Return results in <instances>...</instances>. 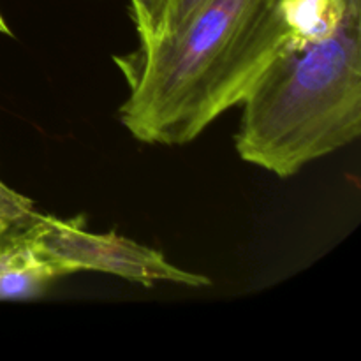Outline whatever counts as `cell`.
I'll return each mask as SVG.
<instances>
[{
  "label": "cell",
  "mask_w": 361,
  "mask_h": 361,
  "mask_svg": "<svg viewBox=\"0 0 361 361\" xmlns=\"http://www.w3.org/2000/svg\"><path fill=\"white\" fill-rule=\"evenodd\" d=\"M164 0H129L130 16L140 37V46L148 44L157 30L159 14Z\"/></svg>",
  "instance_id": "obj_7"
},
{
  "label": "cell",
  "mask_w": 361,
  "mask_h": 361,
  "mask_svg": "<svg viewBox=\"0 0 361 361\" xmlns=\"http://www.w3.org/2000/svg\"><path fill=\"white\" fill-rule=\"evenodd\" d=\"M0 34H4V35H13V32H11L9 25H7L6 20H4L2 13H0Z\"/></svg>",
  "instance_id": "obj_8"
},
{
  "label": "cell",
  "mask_w": 361,
  "mask_h": 361,
  "mask_svg": "<svg viewBox=\"0 0 361 361\" xmlns=\"http://www.w3.org/2000/svg\"><path fill=\"white\" fill-rule=\"evenodd\" d=\"M296 41L293 0H203L173 34L115 56L120 122L141 143H190Z\"/></svg>",
  "instance_id": "obj_1"
},
{
  "label": "cell",
  "mask_w": 361,
  "mask_h": 361,
  "mask_svg": "<svg viewBox=\"0 0 361 361\" xmlns=\"http://www.w3.org/2000/svg\"><path fill=\"white\" fill-rule=\"evenodd\" d=\"M240 159L289 178L358 140L361 16L279 53L240 102Z\"/></svg>",
  "instance_id": "obj_2"
},
{
  "label": "cell",
  "mask_w": 361,
  "mask_h": 361,
  "mask_svg": "<svg viewBox=\"0 0 361 361\" xmlns=\"http://www.w3.org/2000/svg\"><path fill=\"white\" fill-rule=\"evenodd\" d=\"M201 2H203V0H164V2H162L161 14H159L157 30H155L154 39H152L148 44L166 37V35L173 34V32H175L176 28L196 11V7L200 6Z\"/></svg>",
  "instance_id": "obj_6"
},
{
  "label": "cell",
  "mask_w": 361,
  "mask_h": 361,
  "mask_svg": "<svg viewBox=\"0 0 361 361\" xmlns=\"http://www.w3.org/2000/svg\"><path fill=\"white\" fill-rule=\"evenodd\" d=\"M62 277V271L28 242L21 226L0 238V300L37 298Z\"/></svg>",
  "instance_id": "obj_4"
},
{
  "label": "cell",
  "mask_w": 361,
  "mask_h": 361,
  "mask_svg": "<svg viewBox=\"0 0 361 361\" xmlns=\"http://www.w3.org/2000/svg\"><path fill=\"white\" fill-rule=\"evenodd\" d=\"M34 214V203L0 180V238L27 224Z\"/></svg>",
  "instance_id": "obj_5"
},
{
  "label": "cell",
  "mask_w": 361,
  "mask_h": 361,
  "mask_svg": "<svg viewBox=\"0 0 361 361\" xmlns=\"http://www.w3.org/2000/svg\"><path fill=\"white\" fill-rule=\"evenodd\" d=\"M21 231L63 277L78 271H99L145 288L159 282L187 288L212 284L207 275L176 267L152 247L116 233L88 231L83 217L60 219L35 212L30 221L21 226Z\"/></svg>",
  "instance_id": "obj_3"
}]
</instances>
